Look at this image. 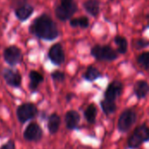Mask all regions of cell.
Listing matches in <instances>:
<instances>
[{
	"label": "cell",
	"instance_id": "cell-1",
	"mask_svg": "<svg viewBox=\"0 0 149 149\" xmlns=\"http://www.w3.org/2000/svg\"><path fill=\"white\" fill-rule=\"evenodd\" d=\"M31 31L37 37L46 40H53L58 35L55 23L45 14L38 17L34 21L31 26Z\"/></svg>",
	"mask_w": 149,
	"mask_h": 149
},
{
	"label": "cell",
	"instance_id": "cell-2",
	"mask_svg": "<svg viewBox=\"0 0 149 149\" xmlns=\"http://www.w3.org/2000/svg\"><path fill=\"white\" fill-rule=\"evenodd\" d=\"M149 141V127L147 125H141L137 127L134 133L127 140V146L129 148H137L142 143Z\"/></svg>",
	"mask_w": 149,
	"mask_h": 149
},
{
	"label": "cell",
	"instance_id": "cell-3",
	"mask_svg": "<svg viewBox=\"0 0 149 149\" xmlns=\"http://www.w3.org/2000/svg\"><path fill=\"white\" fill-rule=\"evenodd\" d=\"M91 54L98 60L113 61L118 58L117 52L109 45H97L91 49Z\"/></svg>",
	"mask_w": 149,
	"mask_h": 149
},
{
	"label": "cell",
	"instance_id": "cell-4",
	"mask_svg": "<svg viewBox=\"0 0 149 149\" xmlns=\"http://www.w3.org/2000/svg\"><path fill=\"white\" fill-rule=\"evenodd\" d=\"M38 114V108L32 103H24L17 109V117L21 124L34 119Z\"/></svg>",
	"mask_w": 149,
	"mask_h": 149
},
{
	"label": "cell",
	"instance_id": "cell-5",
	"mask_svg": "<svg viewBox=\"0 0 149 149\" xmlns=\"http://www.w3.org/2000/svg\"><path fill=\"white\" fill-rule=\"evenodd\" d=\"M137 114L133 109H127L122 112L118 120V129L122 132H127L136 122Z\"/></svg>",
	"mask_w": 149,
	"mask_h": 149
},
{
	"label": "cell",
	"instance_id": "cell-6",
	"mask_svg": "<svg viewBox=\"0 0 149 149\" xmlns=\"http://www.w3.org/2000/svg\"><path fill=\"white\" fill-rule=\"evenodd\" d=\"M43 130L36 122H31L24 131V138L27 141L38 142L42 139Z\"/></svg>",
	"mask_w": 149,
	"mask_h": 149
},
{
	"label": "cell",
	"instance_id": "cell-7",
	"mask_svg": "<svg viewBox=\"0 0 149 149\" xmlns=\"http://www.w3.org/2000/svg\"><path fill=\"white\" fill-rule=\"evenodd\" d=\"M123 90V84L120 81H113L107 86L105 92V99L112 101H115V100L121 94Z\"/></svg>",
	"mask_w": 149,
	"mask_h": 149
},
{
	"label": "cell",
	"instance_id": "cell-8",
	"mask_svg": "<svg viewBox=\"0 0 149 149\" xmlns=\"http://www.w3.org/2000/svg\"><path fill=\"white\" fill-rule=\"evenodd\" d=\"M3 57L5 61L11 65H17L21 60V52L17 46H10L4 50Z\"/></svg>",
	"mask_w": 149,
	"mask_h": 149
},
{
	"label": "cell",
	"instance_id": "cell-9",
	"mask_svg": "<svg viewBox=\"0 0 149 149\" xmlns=\"http://www.w3.org/2000/svg\"><path fill=\"white\" fill-rule=\"evenodd\" d=\"M48 56L55 65H61L65 61V52L60 44H55L49 51Z\"/></svg>",
	"mask_w": 149,
	"mask_h": 149
},
{
	"label": "cell",
	"instance_id": "cell-10",
	"mask_svg": "<svg viewBox=\"0 0 149 149\" xmlns=\"http://www.w3.org/2000/svg\"><path fill=\"white\" fill-rule=\"evenodd\" d=\"M77 10V4L72 6H65V5H58L56 8V16L61 21H65L69 19Z\"/></svg>",
	"mask_w": 149,
	"mask_h": 149
},
{
	"label": "cell",
	"instance_id": "cell-11",
	"mask_svg": "<svg viewBox=\"0 0 149 149\" xmlns=\"http://www.w3.org/2000/svg\"><path fill=\"white\" fill-rule=\"evenodd\" d=\"M3 79L5 80V82L13 87H18L21 85V81H22V78L21 75L17 72H15L13 70H10V69H6L4 70L3 73Z\"/></svg>",
	"mask_w": 149,
	"mask_h": 149
},
{
	"label": "cell",
	"instance_id": "cell-12",
	"mask_svg": "<svg viewBox=\"0 0 149 149\" xmlns=\"http://www.w3.org/2000/svg\"><path fill=\"white\" fill-rule=\"evenodd\" d=\"M79 121H80V116L78 112L74 110H71L65 113V126L67 129L69 130L76 129L79 126Z\"/></svg>",
	"mask_w": 149,
	"mask_h": 149
},
{
	"label": "cell",
	"instance_id": "cell-13",
	"mask_svg": "<svg viewBox=\"0 0 149 149\" xmlns=\"http://www.w3.org/2000/svg\"><path fill=\"white\" fill-rule=\"evenodd\" d=\"M61 120L57 113H52L48 118L47 128L51 134H55L58 133L60 127Z\"/></svg>",
	"mask_w": 149,
	"mask_h": 149
},
{
	"label": "cell",
	"instance_id": "cell-14",
	"mask_svg": "<svg viewBox=\"0 0 149 149\" xmlns=\"http://www.w3.org/2000/svg\"><path fill=\"white\" fill-rule=\"evenodd\" d=\"M134 91L138 99H143L148 93L149 85L145 80H139L135 83Z\"/></svg>",
	"mask_w": 149,
	"mask_h": 149
},
{
	"label": "cell",
	"instance_id": "cell-15",
	"mask_svg": "<svg viewBox=\"0 0 149 149\" xmlns=\"http://www.w3.org/2000/svg\"><path fill=\"white\" fill-rule=\"evenodd\" d=\"M85 10L93 17H97L100 13V2L98 0H87L83 3Z\"/></svg>",
	"mask_w": 149,
	"mask_h": 149
},
{
	"label": "cell",
	"instance_id": "cell-16",
	"mask_svg": "<svg viewBox=\"0 0 149 149\" xmlns=\"http://www.w3.org/2000/svg\"><path fill=\"white\" fill-rule=\"evenodd\" d=\"M97 113H98V111H97V107H96L93 103H92V104H90V105L86 108V110H85V112H84V115H85L86 120L89 123L94 124L95 121H96Z\"/></svg>",
	"mask_w": 149,
	"mask_h": 149
},
{
	"label": "cell",
	"instance_id": "cell-17",
	"mask_svg": "<svg viewBox=\"0 0 149 149\" xmlns=\"http://www.w3.org/2000/svg\"><path fill=\"white\" fill-rule=\"evenodd\" d=\"M33 11V7L31 5H24L19 7L17 10H16V15L17 17V18L21 21H24L25 19H27L32 13Z\"/></svg>",
	"mask_w": 149,
	"mask_h": 149
},
{
	"label": "cell",
	"instance_id": "cell-18",
	"mask_svg": "<svg viewBox=\"0 0 149 149\" xmlns=\"http://www.w3.org/2000/svg\"><path fill=\"white\" fill-rule=\"evenodd\" d=\"M30 79H31L30 88L32 91H35L37 89V87L38 86V85L43 81L44 78L39 72H36V71H31L30 72Z\"/></svg>",
	"mask_w": 149,
	"mask_h": 149
},
{
	"label": "cell",
	"instance_id": "cell-19",
	"mask_svg": "<svg viewBox=\"0 0 149 149\" xmlns=\"http://www.w3.org/2000/svg\"><path fill=\"white\" fill-rule=\"evenodd\" d=\"M100 106L102 108V111L107 114L109 115L113 113H114L116 111L117 106L115 101H112V100H108L107 99H104L101 102H100Z\"/></svg>",
	"mask_w": 149,
	"mask_h": 149
},
{
	"label": "cell",
	"instance_id": "cell-20",
	"mask_svg": "<svg viewBox=\"0 0 149 149\" xmlns=\"http://www.w3.org/2000/svg\"><path fill=\"white\" fill-rule=\"evenodd\" d=\"M101 72L94 66H88L86 72L85 73V79L88 81H94L100 78H101Z\"/></svg>",
	"mask_w": 149,
	"mask_h": 149
},
{
	"label": "cell",
	"instance_id": "cell-21",
	"mask_svg": "<svg viewBox=\"0 0 149 149\" xmlns=\"http://www.w3.org/2000/svg\"><path fill=\"white\" fill-rule=\"evenodd\" d=\"M114 43L118 46V52L121 54H125L127 52V40L121 36H116L114 38Z\"/></svg>",
	"mask_w": 149,
	"mask_h": 149
},
{
	"label": "cell",
	"instance_id": "cell-22",
	"mask_svg": "<svg viewBox=\"0 0 149 149\" xmlns=\"http://www.w3.org/2000/svg\"><path fill=\"white\" fill-rule=\"evenodd\" d=\"M70 25L72 27H82L87 28L89 26V19L86 17H80L77 18H72L70 21Z\"/></svg>",
	"mask_w": 149,
	"mask_h": 149
},
{
	"label": "cell",
	"instance_id": "cell-23",
	"mask_svg": "<svg viewBox=\"0 0 149 149\" xmlns=\"http://www.w3.org/2000/svg\"><path fill=\"white\" fill-rule=\"evenodd\" d=\"M138 64L144 69L149 71V52H142L137 58Z\"/></svg>",
	"mask_w": 149,
	"mask_h": 149
},
{
	"label": "cell",
	"instance_id": "cell-24",
	"mask_svg": "<svg viewBox=\"0 0 149 149\" xmlns=\"http://www.w3.org/2000/svg\"><path fill=\"white\" fill-rule=\"evenodd\" d=\"M134 45L137 50H141V49H143L149 45V41L145 40V39H137L134 41Z\"/></svg>",
	"mask_w": 149,
	"mask_h": 149
},
{
	"label": "cell",
	"instance_id": "cell-25",
	"mask_svg": "<svg viewBox=\"0 0 149 149\" xmlns=\"http://www.w3.org/2000/svg\"><path fill=\"white\" fill-rule=\"evenodd\" d=\"M52 78L53 79V80L55 81H58V82H61L65 79V75L64 72H59V71H56L54 72H52Z\"/></svg>",
	"mask_w": 149,
	"mask_h": 149
},
{
	"label": "cell",
	"instance_id": "cell-26",
	"mask_svg": "<svg viewBox=\"0 0 149 149\" xmlns=\"http://www.w3.org/2000/svg\"><path fill=\"white\" fill-rule=\"evenodd\" d=\"M0 149H16L15 142L13 141H8L5 144H3Z\"/></svg>",
	"mask_w": 149,
	"mask_h": 149
},
{
	"label": "cell",
	"instance_id": "cell-27",
	"mask_svg": "<svg viewBox=\"0 0 149 149\" xmlns=\"http://www.w3.org/2000/svg\"><path fill=\"white\" fill-rule=\"evenodd\" d=\"M60 4L65 5V6H72V5L76 4V3L74 2V0H61Z\"/></svg>",
	"mask_w": 149,
	"mask_h": 149
}]
</instances>
